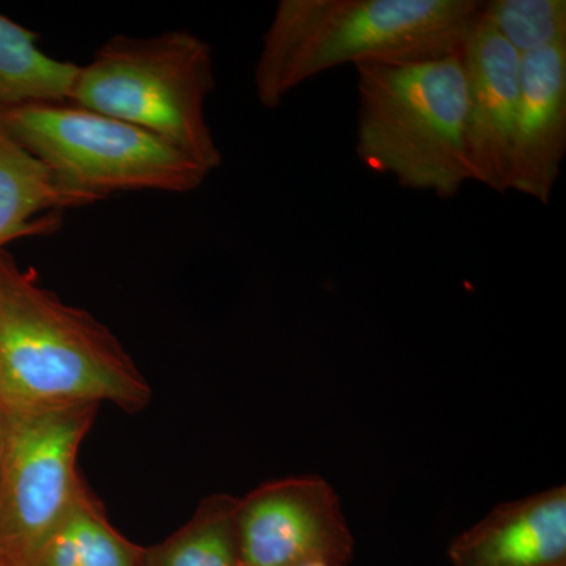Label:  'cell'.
I'll use <instances>...</instances> for the list:
<instances>
[{"label":"cell","instance_id":"1","mask_svg":"<svg viewBox=\"0 0 566 566\" xmlns=\"http://www.w3.org/2000/svg\"><path fill=\"white\" fill-rule=\"evenodd\" d=\"M151 387L106 324L63 303L0 252V412L111 403L139 412Z\"/></svg>","mask_w":566,"mask_h":566},{"label":"cell","instance_id":"2","mask_svg":"<svg viewBox=\"0 0 566 566\" xmlns=\"http://www.w3.org/2000/svg\"><path fill=\"white\" fill-rule=\"evenodd\" d=\"M479 0H281L253 69L266 109L305 81L357 63L433 61L461 54Z\"/></svg>","mask_w":566,"mask_h":566},{"label":"cell","instance_id":"3","mask_svg":"<svg viewBox=\"0 0 566 566\" xmlns=\"http://www.w3.org/2000/svg\"><path fill=\"white\" fill-rule=\"evenodd\" d=\"M356 153L376 174L442 199L472 181L465 148L468 84L461 54L357 63Z\"/></svg>","mask_w":566,"mask_h":566},{"label":"cell","instance_id":"4","mask_svg":"<svg viewBox=\"0 0 566 566\" xmlns=\"http://www.w3.org/2000/svg\"><path fill=\"white\" fill-rule=\"evenodd\" d=\"M214 85L211 46L192 32L115 35L80 66L70 103L155 134L212 174L223 159L207 118Z\"/></svg>","mask_w":566,"mask_h":566},{"label":"cell","instance_id":"5","mask_svg":"<svg viewBox=\"0 0 566 566\" xmlns=\"http://www.w3.org/2000/svg\"><path fill=\"white\" fill-rule=\"evenodd\" d=\"M0 129L93 203L115 192H193L210 175L161 137L73 103L0 111Z\"/></svg>","mask_w":566,"mask_h":566},{"label":"cell","instance_id":"6","mask_svg":"<svg viewBox=\"0 0 566 566\" xmlns=\"http://www.w3.org/2000/svg\"><path fill=\"white\" fill-rule=\"evenodd\" d=\"M98 406L0 412V566H25L82 479L77 455Z\"/></svg>","mask_w":566,"mask_h":566},{"label":"cell","instance_id":"7","mask_svg":"<svg viewBox=\"0 0 566 566\" xmlns=\"http://www.w3.org/2000/svg\"><path fill=\"white\" fill-rule=\"evenodd\" d=\"M243 566H349L354 538L334 488L316 475L255 488L237 502Z\"/></svg>","mask_w":566,"mask_h":566},{"label":"cell","instance_id":"8","mask_svg":"<svg viewBox=\"0 0 566 566\" xmlns=\"http://www.w3.org/2000/svg\"><path fill=\"white\" fill-rule=\"evenodd\" d=\"M468 84L465 148L472 181L510 191L521 98V55L476 18L463 51Z\"/></svg>","mask_w":566,"mask_h":566},{"label":"cell","instance_id":"9","mask_svg":"<svg viewBox=\"0 0 566 566\" xmlns=\"http://www.w3.org/2000/svg\"><path fill=\"white\" fill-rule=\"evenodd\" d=\"M566 153V43L521 55L510 191L549 205Z\"/></svg>","mask_w":566,"mask_h":566},{"label":"cell","instance_id":"10","mask_svg":"<svg viewBox=\"0 0 566 566\" xmlns=\"http://www.w3.org/2000/svg\"><path fill=\"white\" fill-rule=\"evenodd\" d=\"M447 556L453 566H566V488L495 506Z\"/></svg>","mask_w":566,"mask_h":566},{"label":"cell","instance_id":"11","mask_svg":"<svg viewBox=\"0 0 566 566\" xmlns=\"http://www.w3.org/2000/svg\"><path fill=\"white\" fill-rule=\"evenodd\" d=\"M92 203L0 129V252L20 238L54 233L61 211Z\"/></svg>","mask_w":566,"mask_h":566},{"label":"cell","instance_id":"12","mask_svg":"<svg viewBox=\"0 0 566 566\" xmlns=\"http://www.w3.org/2000/svg\"><path fill=\"white\" fill-rule=\"evenodd\" d=\"M144 553L145 547L112 526L102 502L82 480L25 566H142Z\"/></svg>","mask_w":566,"mask_h":566},{"label":"cell","instance_id":"13","mask_svg":"<svg viewBox=\"0 0 566 566\" xmlns=\"http://www.w3.org/2000/svg\"><path fill=\"white\" fill-rule=\"evenodd\" d=\"M39 39L0 13V111L70 103L80 66L41 51Z\"/></svg>","mask_w":566,"mask_h":566},{"label":"cell","instance_id":"14","mask_svg":"<svg viewBox=\"0 0 566 566\" xmlns=\"http://www.w3.org/2000/svg\"><path fill=\"white\" fill-rule=\"evenodd\" d=\"M237 497L210 495L169 538L145 547L142 566H243L237 534Z\"/></svg>","mask_w":566,"mask_h":566},{"label":"cell","instance_id":"15","mask_svg":"<svg viewBox=\"0 0 566 566\" xmlns=\"http://www.w3.org/2000/svg\"><path fill=\"white\" fill-rule=\"evenodd\" d=\"M479 20L520 55L566 43L565 0H490Z\"/></svg>","mask_w":566,"mask_h":566},{"label":"cell","instance_id":"16","mask_svg":"<svg viewBox=\"0 0 566 566\" xmlns=\"http://www.w3.org/2000/svg\"><path fill=\"white\" fill-rule=\"evenodd\" d=\"M304 566H326L324 564H318V562H316V564H308V565H304Z\"/></svg>","mask_w":566,"mask_h":566}]
</instances>
